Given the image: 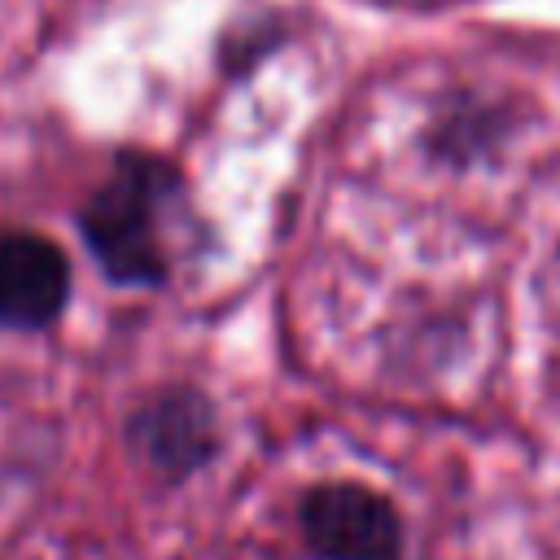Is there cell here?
<instances>
[{
    "instance_id": "obj_1",
    "label": "cell",
    "mask_w": 560,
    "mask_h": 560,
    "mask_svg": "<svg viewBox=\"0 0 560 560\" xmlns=\"http://www.w3.org/2000/svg\"><path fill=\"white\" fill-rule=\"evenodd\" d=\"M179 201V171L153 153H118L109 179L83 201L79 232L96 267L127 289H153L171 276L162 219Z\"/></svg>"
},
{
    "instance_id": "obj_2",
    "label": "cell",
    "mask_w": 560,
    "mask_h": 560,
    "mask_svg": "<svg viewBox=\"0 0 560 560\" xmlns=\"http://www.w3.org/2000/svg\"><path fill=\"white\" fill-rule=\"evenodd\" d=\"M298 516L315 560H402V521L368 486L324 481L302 494Z\"/></svg>"
},
{
    "instance_id": "obj_3",
    "label": "cell",
    "mask_w": 560,
    "mask_h": 560,
    "mask_svg": "<svg viewBox=\"0 0 560 560\" xmlns=\"http://www.w3.org/2000/svg\"><path fill=\"white\" fill-rule=\"evenodd\" d=\"M127 446L162 481H184L219 451L214 402L192 385H166L127 416Z\"/></svg>"
},
{
    "instance_id": "obj_4",
    "label": "cell",
    "mask_w": 560,
    "mask_h": 560,
    "mask_svg": "<svg viewBox=\"0 0 560 560\" xmlns=\"http://www.w3.org/2000/svg\"><path fill=\"white\" fill-rule=\"evenodd\" d=\"M70 302V262L39 232H0V328L39 332Z\"/></svg>"
}]
</instances>
